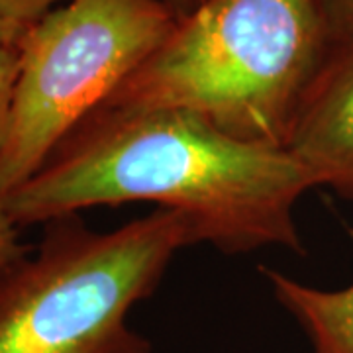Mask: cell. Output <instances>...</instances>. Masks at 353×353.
Here are the masks:
<instances>
[{
  "mask_svg": "<svg viewBox=\"0 0 353 353\" xmlns=\"http://www.w3.org/2000/svg\"><path fill=\"white\" fill-rule=\"evenodd\" d=\"M314 187L287 150L240 141L196 114L99 106L0 204L24 228L92 206L148 201L185 212L196 243L222 253L269 245L304 253L294 206Z\"/></svg>",
  "mask_w": 353,
  "mask_h": 353,
  "instance_id": "6da1fadb",
  "label": "cell"
},
{
  "mask_svg": "<svg viewBox=\"0 0 353 353\" xmlns=\"http://www.w3.org/2000/svg\"><path fill=\"white\" fill-rule=\"evenodd\" d=\"M347 46L326 0H204L101 106L187 110L240 141L287 150Z\"/></svg>",
  "mask_w": 353,
  "mask_h": 353,
  "instance_id": "7a4b0ae2",
  "label": "cell"
},
{
  "mask_svg": "<svg viewBox=\"0 0 353 353\" xmlns=\"http://www.w3.org/2000/svg\"><path fill=\"white\" fill-rule=\"evenodd\" d=\"M190 243L192 220L169 208L112 232L79 214L46 222L36 253L0 273V353H152L128 314Z\"/></svg>",
  "mask_w": 353,
  "mask_h": 353,
  "instance_id": "3957f363",
  "label": "cell"
},
{
  "mask_svg": "<svg viewBox=\"0 0 353 353\" xmlns=\"http://www.w3.org/2000/svg\"><path fill=\"white\" fill-rule=\"evenodd\" d=\"M175 24L159 0H67L28 26L0 152V196L36 175Z\"/></svg>",
  "mask_w": 353,
  "mask_h": 353,
  "instance_id": "277c9868",
  "label": "cell"
},
{
  "mask_svg": "<svg viewBox=\"0 0 353 353\" xmlns=\"http://www.w3.org/2000/svg\"><path fill=\"white\" fill-rule=\"evenodd\" d=\"M287 152L312 176L353 201V43L336 57L314 88Z\"/></svg>",
  "mask_w": 353,
  "mask_h": 353,
  "instance_id": "5b68a950",
  "label": "cell"
},
{
  "mask_svg": "<svg viewBox=\"0 0 353 353\" xmlns=\"http://www.w3.org/2000/svg\"><path fill=\"white\" fill-rule=\"evenodd\" d=\"M261 273L279 304L303 328L312 353H353V283L324 290L269 267H261Z\"/></svg>",
  "mask_w": 353,
  "mask_h": 353,
  "instance_id": "8992f818",
  "label": "cell"
},
{
  "mask_svg": "<svg viewBox=\"0 0 353 353\" xmlns=\"http://www.w3.org/2000/svg\"><path fill=\"white\" fill-rule=\"evenodd\" d=\"M18 71H20L18 46H0V152H2L8 124H10V110H12Z\"/></svg>",
  "mask_w": 353,
  "mask_h": 353,
  "instance_id": "52a82bcc",
  "label": "cell"
},
{
  "mask_svg": "<svg viewBox=\"0 0 353 353\" xmlns=\"http://www.w3.org/2000/svg\"><path fill=\"white\" fill-rule=\"evenodd\" d=\"M67 0H0V14L18 26H32Z\"/></svg>",
  "mask_w": 353,
  "mask_h": 353,
  "instance_id": "ba28073f",
  "label": "cell"
},
{
  "mask_svg": "<svg viewBox=\"0 0 353 353\" xmlns=\"http://www.w3.org/2000/svg\"><path fill=\"white\" fill-rule=\"evenodd\" d=\"M18 230L20 228L8 218L6 210L0 204V273L16 259L26 255V248L18 240Z\"/></svg>",
  "mask_w": 353,
  "mask_h": 353,
  "instance_id": "9c48e42d",
  "label": "cell"
},
{
  "mask_svg": "<svg viewBox=\"0 0 353 353\" xmlns=\"http://www.w3.org/2000/svg\"><path fill=\"white\" fill-rule=\"evenodd\" d=\"M341 38L353 43V0H326Z\"/></svg>",
  "mask_w": 353,
  "mask_h": 353,
  "instance_id": "30bf717a",
  "label": "cell"
},
{
  "mask_svg": "<svg viewBox=\"0 0 353 353\" xmlns=\"http://www.w3.org/2000/svg\"><path fill=\"white\" fill-rule=\"evenodd\" d=\"M26 30L28 28L14 24L0 14V46H18Z\"/></svg>",
  "mask_w": 353,
  "mask_h": 353,
  "instance_id": "8fae6325",
  "label": "cell"
},
{
  "mask_svg": "<svg viewBox=\"0 0 353 353\" xmlns=\"http://www.w3.org/2000/svg\"><path fill=\"white\" fill-rule=\"evenodd\" d=\"M161 4H165L171 12L175 14L176 18H183L190 14L194 8H199L204 0H159Z\"/></svg>",
  "mask_w": 353,
  "mask_h": 353,
  "instance_id": "7c38bea8",
  "label": "cell"
}]
</instances>
